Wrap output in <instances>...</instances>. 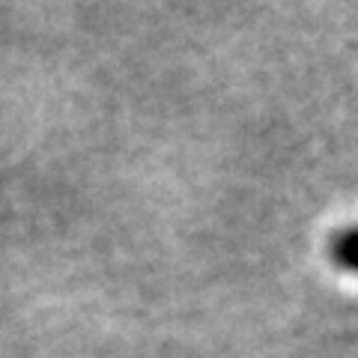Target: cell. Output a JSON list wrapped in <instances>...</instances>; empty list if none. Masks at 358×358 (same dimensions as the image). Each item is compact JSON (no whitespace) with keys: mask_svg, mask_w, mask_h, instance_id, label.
Wrapping results in <instances>:
<instances>
[{"mask_svg":"<svg viewBox=\"0 0 358 358\" xmlns=\"http://www.w3.org/2000/svg\"><path fill=\"white\" fill-rule=\"evenodd\" d=\"M331 260L346 272L358 275V224L331 236Z\"/></svg>","mask_w":358,"mask_h":358,"instance_id":"obj_1","label":"cell"}]
</instances>
